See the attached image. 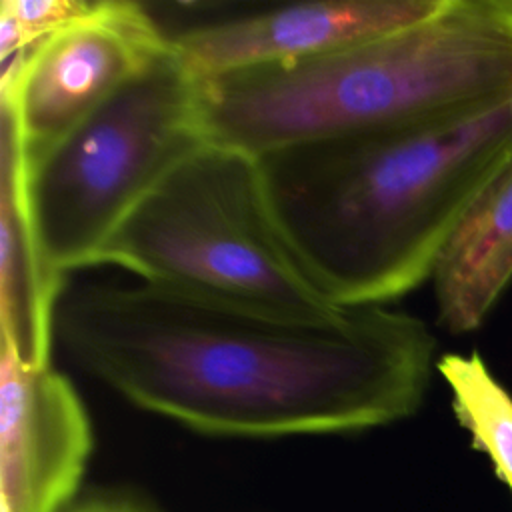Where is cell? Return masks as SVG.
I'll use <instances>...</instances> for the list:
<instances>
[{
	"instance_id": "cell-1",
	"label": "cell",
	"mask_w": 512,
	"mask_h": 512,
	"mask_svg": "<svg viewBox=\"0 0 512 512\" xmlns=\"http://www.w3.org/2000/svg\"><path fill=\"white\" fill-rule=\"evenodd\" d=\"M56 336L130 404L230 438L400 422L438 364L428 324L390 304L310 316L148 282L64 290Z\"/></svg>"
},
{
	"instance_id": "cell-2",
	"label": "cell",
	"mask_w": 512,
	"mask_h": 512,
	"mask_svg": "<svg viewBox=\"0 0 512 512\" xmlns=\"http://www.w3.org/2000/svg\"><path fill=\"white\" fill-rule=\"evenodd\" d=\"M508 106L258 156L278 232L328 302L388 306L432 278L460 220L512 160Z\"/></svg>"
},
{
	"instance_id": "cell-3",
	"label": "cell",
	"mask_w": 512,
	"mask_h": 512,
	"mask_svg": "<svg viewBox=\"0 0 512 512\" xmlns=\"http://www.w3.org/2000/svg\"><path fill=\"white\" fill-rule=\"evenodd\" d=\"M512 102V0H444L408 26L282 64L202 78L206 142L252 156Z\"/></svg>"
},
{
	"instance_id": "cell-4",
	"label": "cell",
	"mask_w": 512,
	"mask_h": 512,
	"mask_svg": "<svg viewBox=\"0 0 512 512\" xmlns=\"http://www.w3.org/2000/svg\"><path fill=\"white\" fill-rule=\"evenodd\" d=\"M140 282L298 314L326 316L274 222L258 156L204 142L176 162L118 222L92 266Z\"/></svg>"
},
{
	"instance_id": "cell-5",
	"label": "cell",
	"mask_w": 512,
	"mask_h": 512,
	"mask_svg": "<svg viewBox=\"0 0 512 512\" xmlns=\"http://www.w3.org/2000/svg\"><path fill=\"white\" fill-rule=\"evenodd\" d=\"M202 78L170 44L38 158L28 198L42 250L66 276L94 258L132 206L204 144Z\"/></svg>"
},
{
	"instance_id": "cell-6",
	"label": "cell",
	"mask_w": 512,
	"mask_h": 512,
	"mask_svg": "<svg viewBox=\"0 0 512 512\" xmlns=\"http://www.w3.org/2000/svg\"><path fill=\"white\" fill-rule=\"evenodd\" d=\"M170 36L144 6L94 8L2 64L0 100L16 114L28 162L38 158L152 62Z\"/></svg>"
},
{
	"instance_id": "cell-7",
	"label": "cell",
	"mask_w": 512,
	"mask_h": 512,
	"mask_svg": "<svg viewBox=\"0 0 512 512\" xmlns=\"http://www.w3.org/2000/svg\"><path fill=\"white\" fill-rule=\"evenodd\" d=\"M94 448L92 422L72 380L26 368L0 346L2 512H64Z\"/></svg>"
},
{
	"instance_id": "cell-8",
	"label": "cell",
	"mask_w": 512,
	"mask_h": 512,
	"mask_svg": "<svg viewBox=\"0 0 512 512\" xmlns=\"http://www.w3.org/2000/svg\"><path fill=\"white\" fill-rule=\"evenodd\" d=\"M444 0H312L202 24L172 36L200 78L314 58L420 22Z\"/></svg>"
},
{
	"instance_id": "cell-9",
	"label": "cell",
	"mask_w": 512,
	"mask_h": 512,
	"mask_svg": "<svg viewBox=\"0 0 512 512\" xmlns=\"http://www.w3.org/2000/svg\"><path fill=\"white\" fill-rule=\"evenodd\" d=\"M64 290L66 276L46 260L32 216L16 114L0 100V346L22 366H50Z\"/></svg>"
},
{
	"instance_id": "cell-10",
	"label": "cell",
	"mask_w": 512,
	"mask_h": 512,
	"mask_svg": "<svg viewBox=\"0 0 512 512\" xmlns=\"http://www.w3.org/2000/svg\"><path fill=\"white\" fill-rule=\"evenodd\" d=\"M430 280L438 324L456 336L480 328L508 290L512 284V160L460 220Z\"/></svg>"
},
{
	"instance_id": "cell-11",
	"label": "cell",
	"mask_w": 512,
	"mask_h": 512,
	"mask_svg": "<svg viewBox=\"0 0 512 512\" xmlns=\"http://www.w3.org/2000/svg\"><path fill=\"white\" fill-rule=\"evenodd\" d=\"M436 372L450 390L458 424L468 432L472 446L490 458L496 476L512 494L510 392L476 350L470 354H442Z\"/></svg>"
},
{
	"instance_id": "cell-12",
	"label": "cell",
	"mask_w": 512,
	"mask_h": 512,
	"mask_svg": "<svg viewBox=\"0 0 512 512\" xmlns=\"http://www.w3.org/2000/svg\"><path fill=\"white\" fill-rule=\"evenodd\" d=\"M96 2L88 0H2L0 56L2 62L26 52L50 34L86 16Z\"/></svg>"
},
{
	"instance_id": "cell-13",
	"label": "cell",
	"mask_w": 512,
	"mask_h": 512,
	"mask_svg": "<svg viewBox=\"0 0 512 512\" xmlns=\"http://www.w3.org/2000/svg\"><path fill=\"white\" fill-rule=\"evenodd\" d=\"M64 512H154L146 504L122 494H98L70 504Z\"/></svg>"
},
{
	"instance_id": "cell-14",
	"label": "cell",
	"mask_w": 512,
	"mask_h": 512,
	"mask_svg": "<svg viewBox=\"0 0 512 512\" xmlns=\"http://www.w3.org/2000/svg\"><path fill=\"white\" fill-rule=\"evenodd\" d=\"M508 110H510V120H512V102H510V106H508Z\"/></svg>"
}]
</instances>
